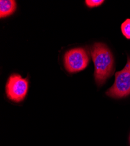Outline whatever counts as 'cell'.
Masks as SVG:
<instances>
[{
  "label": "cell",
  "mask_w": 130,
  "mask_h": 146,
  "mask_svg": "<svg viewBox=\"0 0 130 146\" xmlns=\"http://www.w3.org/2000/svg\"><path fill=\"white\" fill-rule=\"evenodd\" d=\"M121 32L127 39H130V19H126L121 26Z\"/></svg>",
  "instance_id": "8992f818"
},
{
  "label": "cell",
  "mask_w": 130,
  "mask_h": 146,
  "mask_svg": "<svg viewBox=\"0 0 130 146\" xmlns=\"http://www.w3.org/2000/svg\"><path fill=\"white\" fill-rule=\"evenodd\" d=\"M91 54L94 65V80L100 86L113 74L114 57L109 47L102 43L93 44Z\"/></svg>",
  "instance_id": "6da1fadb"
},
{
  "label": "cell",
  "mask_w": 130,
  "mask_h": 146,
  "mask_svg": "<svg viewBox=\"0 0 130 146\" xmlns=\"http://www.w3.org/2000/svg\"><path fill=\"white\" fill-rule=\"evenodd\" d=\"M28 89V78H23L18 74H13L8 79L5 86V93L10 101L19 103L26 98Z\"/></svg>",
  "instance_id": "3957f363"
},
{
  "label": "cell",
  "mask_w": 130,
  "mask_h": 146,
  "mask_svg": "<svg viewBox=\"0 0 130 146\" xmlns=\"http://www.w3.org/2000/svg\"><path fill=\"white\" fill-rule=\"evenodd\" d=\"M16 9V3L14 0L0 1V18H5L13 14Z\"/></svg>",
  "instance_id": "5b68a950"
},
{
  "label": "cell",
  "mask_w": 130,
  "mask_h": 146,
  "mask_svg": "<svg viewBox=\"0 0 130 146\" xmlns=\"http://www.w3.org/2000/svg\"><path fill=\"white\" fill-rule=\"evenodd\" d=\"M104 1L103 0H86L85 3L86 5L89 8H93L100 6Z\"/></svg>",
  "instance_id": "52a82bcc"
},
{
  "label": "cell",
  "mask_w": 130,
  "mask_h": 146,
  "mask_svg": "<svg viewBox=\"0 0 130 146\" xmlns=\"http://www.w3.org/2000/svg\"><path fill=\"white\" fill-rule=\"evenodd\" d=\"M129 144H130V136H129Z\"/></svg>",
  "instance_id": "ba28073f"
},
{
  "label": "cell",
  "mask_w": 130,
  "mask_h": 146,
  "mask_svg": "<svg viewBox=\"0 0 130 146\" xmlns=\"http://www.w3.org/2000/svg\"><path fill=\"white\" fill-rule=\"evenodd\" d=\"M113 98H122L130 95V57L124 68L115 74L114 83L106 92Z\"/></svg>",
  "instance_id": "7a4b0ae2"
},
{
  "label": "cell",
  "mask_w": 130,
  "mask_h": 146,
  "mask_svg": "<svg viewBox=\"0 0 130 146\" xmlns=\"http://www.w3.org/2000/svg\"><path fill=\"white\" fill-rule=\"evenodd\" d=\"M89 62L86 51L83 48H75L67 52L64 57L65 69L71 73L77 72L86 68Z\"/></svg>",
  "instance_id": "277c9868"
}]
</instances>
